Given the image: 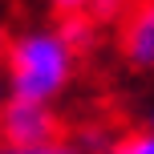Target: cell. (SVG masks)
Returning <instances> with one entry per match:
<instances>
[{"label":"cell","mask_w":154,"mask_h":154,"mask_svg":"<svg viewBox=\"0 0 154 154\" xmlns=\"http://www.w3.org/2000/svg\"><path fill=\"white\" fill-rule=\"evenodd\" d=\"M0 154H81L69 142H49V146H4L0 142Z\"/></svg>","instance_id":"8992f818"},{"label":"cell","mask_w":154,"mask_h":154,"mask_svg":"<svg viewBox=\"0 0 154 154\" xmlns=\"http://www.w3.org/2000/svg\"><path fill=\"white\" fill-rule=\"evenodd\" d=\"M4 49H8V41H4V32H0V65H4Z\"/></svg>","instance_id":"52a82bcc"},{"label":"cell","mask_w":154,"mask_h":154,"mask_svg":"<svg viewBox=\"0 0 154 154\" xmlns=\"http://www.w3.org/2000/svg\"><path fill=\"white\" fill-rule=\"evenodd\" d=\"M101 154H154V130H142V134H126L122 142L106 146Z\"/></svg>","instance_id":"5b68a950"},{"label":"cell","mask_w":154,"mask_h":154,"mask_svg":"<svg viewBox=\"0 0 154 154\" xmlns=\"http://www.w3.org/2000/svg\"><path fill=\"white\" fill-rule=\"evenodd\" d=\"M61 118L49 109V101L8 97L0 106V142L4 146H49L61 142Z\"/></svg>","instance_id":"7a4b0ae2"},{"label":"cell","mask_w":154,"mask_h":154,"mask_svg":"<svg viewBox=\"0 0 154 154\" xmlns=\"http://www.w3.org/2000/svg\"><path fill=\"white\" fill-rule=\"evenodd\" d=\"M150 130H154V126H150Z\"/></svg>","instance_id":"ba28073f"},{"label":"cell","mask_w":154,"mask_h":154,"mask_svg":"<svg viewBox=\"0 0 154 154\" xmlns=\"http://www.w3.org/2000/svg\"><path fill=\"white\" fill-rule=\"evenodd\" d=\"M118 49L134 69H154V0H130L118 16Z\"/></svg>","instance_id":"3957f363"},{"label":"cell","mask_w":154,"mask_h":154,"mask_svg":"<svg viewBox=\"0 0 154 154\" xmlns=\"http://www.w3.org/2000/svg\"><path fill=\"white\" fill-rule=\"evenodd\" d=\"M126 4H130V0H49V8H53L57 16H89V20H97V24L118 20V16L126 12Z\"/></svg>","instance_id":"277c9868"},{"label":"cell","mask_w":154,"mask_h":154,"mask_svg":"<svg viewBox=\"0 0 154 154\" xmlns=\"http://www.w3.org/2000/svg\"><path fill=\"white\" fill-rule=\"evenodd\" d=\"M73 57L77 53L65 45L61 32H24V37L8 41L4 69L12 97H29V101L57 97L73 77Z\"/></svg>","instance_id":"6da1fadb"}]
</instances>
